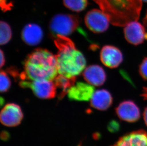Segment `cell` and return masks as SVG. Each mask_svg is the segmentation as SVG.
Returning <instances> with one entry per match:
<instances>
[{
    "instance_id": "9c48e42d",
    "label": "cell",
    "mask_w": 147,
    "mask_h": 146,
    "mask_svg": "<svg viewBox=\"0 0 147 146\" xmlns=\"http://www.w3.org/2000/svg\"><path fill=\"white\" fill-rule=\"evenodd\" d=\"M124 34L127 41L134 45L142 44L146 39L144 26L137 21H132L127 24L124 29Z\"/></svg>"
},
{
    "instance_id": "7402d4cb",
    "label": "cell",
    "mask_w": 147,
    "mask_h": 146,
    "mask_svg": "<svg viewBox=\"0 0 147 146\" xmlns=\"http://www.w3.org/2000/svg\"><path fill=\"white\" fill-rule=\"evenodd\" d=\"M118 126H119V125L116 122L114 121L113 123H110V125H109V127H110L109 130H110L111 131H115V130L118 129Z\"/></svg>"
},
{
    "instance_id": "9a60e30c",
    "label": "cell",
    "mask_w": 147,
    "mask_h": 146,
    "mask_svg": "<svg viewBox=\"0 0 147 146\" xmlns=\"http://www.w3.org/2000/svg\"><path fill=\"white\" fill-rule=\"evenodd\" d=\"M113 102L112 95L108 90H98L90 99V105L98 110L105 111L111 107Z\"/></svg>"
},
{
    "instance_id": "5b68a950",
    "label": "cell",
    "mask_w": 147,
    "mask_h": 146,
    "mask_svg": "<svg viewBox=\"0 0 147 146\" xmlns=\"http://www.w3.org/2000/svg\"><path fill=\"white\" fill-rule=\"evenodd\" d=\"M19 85L22 88L31 89L35 95L40 99H52L56 94L57 87L53 80H21Z\"/></svg>"
},
{
    "instance_id": "cb8c5ba5",
    "label": "cell",
    "mask_w": 147,
    "mask_h": 146,
    "mask_svg": "<svg viewBox=\"0 0 147 146\" xmlns=\"http://www.w3.org/2000/svg\"><path fill=\"white\" fill-rule=\"evenodd\" d=\"M143 25L144 26L145 29H146V36L145 39L147 40V11L146 15L143 19Z\"/></svg>"
},
{
    "instance_id": "6da1fadb",
    "label": "cell",
    "mask_w": 147,
    "mask_h": 146,
    "mask_svg": "<svg viewBox=\"0 0 147 146\" xmlns=\"http://www.w3.org/2000/svg\"><path fill=\"white\" fill-rule=\"evenodd\" d=\"M24 67L21 80H53L58 74L56 55L43 48H37L28 55Z\"/></svg>"
},
{
    "instance_id": "277c9868",
    "label": "cell",
    "mask_w": 147,
    "mask_h": 146,
    "mask_svg": "<svg viewBox=\"0 0 147 146\" xmlns=\"http://www.w3.org/2000/svg\"><path fill=\"white\" fill-rule=\"evenodd\" d=\"M80 23V19L76 15L58 14L50 21V29L51 35L68 36L75 31Z\"/></svg>"
},
{
    "instance_id": "5bb4252c",
    "label": "cell",
    "mask_w": 147,
    "mask_h": 146,
    "mask_svg": "<svg viewBox=\"0 0 147 146\" xmlns=\"http://www.w3.org/2000/svg\"><path fill=\"white\" fill-rule=\"evenodd\" d=\"M111 146H147V133L139 130L121 137Z\"/></svg>"
},
{
    "instance_id": "e0dca14e",
    "label": "cell",
    "mask_w": 147,
    "mask_h": 146,
    "mask_svg": "<svg viewBox=\"0 0 147 146\" xmlns=\"http://www.w3.org/2000/svg\"><path fill=\"white\" fill-rule=\"evenodd\" d=\"M66 8L75 12H81L85 10L88 4V0H63Z\"/></svg>"
},
{
    "instance_id": "30bf717a",
    "label": "cell",
    "mask_w": 147,
    "mask_h": 146,
    "mask_svg": "<svg viewBox=\"0 0 147 146\" xmlns=\"http://www.w3.org/2000/svg\"><path fill=\"white\" fill-rule=\"evenodd\" d=\"M117 115L119 119L129 123L137 121L140 118V110L133 101L122 102L116 109Z\"/></svg>"
},
{
    "instance_id": "52a82bcc",
    "label": "cell",
    "mask_w": 147,
    "mask_h": 146,
    "mask_svg": "<svg viewBox=\"0 0 147 146\" xmlns=\"http://www.w3.org/2000/svg\"><path fill=\"white\" fill-rule=\"evenodd\" d=\"M24 115L19 105L14 103H8L2 109L0 119L3 125L16 127L21 123Z\"/></svg>"
},
{
    "instance_id": "ba28073f",
    "label": "cell",
    "mask_w": 147,
    "mask_h": 146,
    "mask_svg": "<svg viewBox=\"0 0 147 146\" xmlns=\"http://www.w3.org/2000/svg\"><path fill=\"white\" fill-rule=\"evenodd\" d=\"M100 59L104 66L111 68H115L121 64L123 56L121 51L117 47L106 45L101 48Z\"/></svg>"
},
{
    "instance_id": "4fadbf2b",
    "label": "cell",
    "mask_w": 147,
    "mask_h": 146,
    "mask_svg": "<svg viewBox=\"0 0 147 146\" xmlns=\"http://www.w3.org/2000/svg\"><path fill=\"white\" fill-rule=\"evenodd\" d=\"M43 31L39 25L29 23L22 29L21 37L24 42L28 45L34 46L40 43L43 38Z\"/></svg>"
},
{
    "instance_id": "ac0fdd59",
    "label": "cell",
    "mask_w": 147,
    "mask_h": 146,
    "mask_svg": "<svg viewBox=\"0 0 147 146\" xmlns=\"http://www.w3.org/2000/svg\"><path fill=\"white\" fill-rule=\"evenodd\" d=\"M12 31L10 25L4 21L0 23V43L1 45H5L11 40Z\"/></svg>"
},
{
    "instance_id": "2e32d148",
    "label": "cell",
    "mask_w": 147,
    "mask_h": 146,
    "mask_svg": "<svg viewBox=\"0 0 147 146\" xmlns=\"http://www.w3.org/2000/svg\"><path fill=\"white\" fill-rule=\"evenodd\" d=\"M76 77H69L59 74L54 78L56 86L61 90L59 94V99H61L67 94L69 89L74 85Z\"/></svg>"
},
{
    "instance_id": "ffe728a7",
    "label": "cell",
    "mask_w": 147,
    "mask_h": 146,
    "mask_svg": "<svg viewBox=\"0 0 147 146\" xmlns=\"http://www.w3.org/2000/svg\"><path fill=\"white\" fill-rule=\"evenodd\" d=\"M139 73L143 79L147 80V57L143 59L140 65Z\"/></svg>"
},
{
    "instance_id": "d4e9b609",
    "label": "cell",
    "mask_w": 147,
    "mask_h": 146,
    "mask_svg": "<svg viewBox=\"0 0 147 146\" xmlns=\"http://www.w3.org/2000/svg\"><path fill=\"white\" fill-rule=\"evenodd\" d=\"M142 96L143 97L144 99L147 100V87L143 88V91L142 92Z\"/></svg>"
},
{
    "instance_id": "484cf974",
    "label": "cell",
    "mask_w": 147,
    "mask_h": 146,
    "mask_svg": "<svg viewBox=\"0 0 147 146\" xmlns=\"http://www.w3.org/2000/svg\"><path fill=\"white\" fill-rule=\"evenodd\" d=\"M143 118H144V120L145 123L146 125L147 126V107H146L144 111V113H143Z\"/></svg>"
},
{
    "instance_id": "603a6c76",
    "label": "cell",
    "mask_w": 147,
    "mask_h": 146,
    "mask_svg": "<svg viewBox=\"0 0 147 146\" xmlns=\"http://www.w3.org/2000/svg\"><path fill=\"white\" fill-rule=\"evenodd\" d=\"M5 62V57H4V55L3 54V51L2 50H1V67L3 66Z\"/></svg>"
},
{
    "instance_id": "44dd1931",
    "label": "cell",
    "mask_w": 147,
    "mask_h": 146,
    "mask_svg": "<svg viewBox=\"0 0 147 146\" xmlns=\"http://www.w3.org/2000/svg\"><path fill=\"white\" fill-rule=\"evenodd\" d=\"M0 6L3 11H6L11 10L13 4L11 3H8V0H0Z\"/></svg>"
},
{
    "instance_id": "8992f818",
    "label": "cell",
    "mask_w": 147,
    "mask_h": 146,
    "mask_svg": "<svg viewBox=\"0 0 147 146\" xmlns=\"http://www.w3.org/2000/svg\"><path fill=\"white\" fill-rule=\"evenodd\" d=\"M84 21L86 26L94 33H102L108 29L110 21L101 10L92 9L85 15Z\"/></svg>"
},
{
    "instance_id": "4316f807",
    "label": "cell",
    "mask_w": 147,
    "mask_h": 146,
    "mask_svg": "<svg viewBox=\"0 0 147 146\" xmlns=\"http://www.w3.org/2000/svg\"><path fill=\"white\" fill-rule=\"evenodd\" d=\"M142 1H145V2H146V3H147V0H142Z\"/></svg>"
},
{
    "instance_id": "d6986e66",
    "label": "cell",
    "mask_w": 147,
    "mask_h": 146,
    "mask_svg": "<svg viewBox=\"0 0 147 146\" xmlns=\"http://www.w3.org/2000/svg\"><path fill=\"white\" fill-rule=\"evenodd\" d=\"M0 90L1 92H7L11 86V81L7 73L1 70L0 73Z\"/></svg>"
},
{
    "instance_id": "7c38bea8",
    "label": "cell",
    "mask_w": 147,
    "mask_h": 146,
    "mask_svg": "<svg viewBox=\"0 0 147 146\" xmlns=\"http://www.w3.org/2000/svg\"><path fill=\"white\" fill-rule=\"evenodd\" d=\"M83 78L89 84L100 86L105 82L107 76L104 69L97 65H90L83 71Z\"/></svg>"
},
{
    "instance_id": "3957f363",
    "label": "cell",
    "mask_w": 147,
    "mask_h": 146,
    "mask_svg": "<svg viewBox=\"0 0 147 146\" xmlns=\"http://www.w3.org/2000/svg\"><path fill=\"white\" fill-rule=\"evenodd\" d=\"M116 26L125 27L138 21L142 6V0H93Z\"/></svg>"
},
{
    "instance_id": "83f0119b",
    "label": "cell",
    "mask_w": 147,
    "mask_h": 146,
    "mask_svg": "<svg viewBox=\"0 0 147 146\" xmlns=\"http://www.w3.org/2000/svg\"><path fill=\"white\" fill-rule=\"evenodd\" d=\"M78 146H81V145H78Z\"/></svg>"
},
{
    "instance_id": "8fae6325",
    "label": "cell",
    "mask_w": 147,
    "mask_h": 146,
    "mask_svg": "<svg viewBox=\"0 0 147 146\" xmlns=\"http://www.w3.org/2000/svg\"><path fill=\"white\" fill-rule=\"evenodd\" d=\"M94 92V88L89 84L77 82L68 91V96L69 99L78 101L90 100Z\"/></svg>"
},
{
    "instance_id": "7a4b0ae2",
    "label": "cell",
    "mask_w": 147,
    "mask_h": 146,
    "mask_svg": "<svg viewBox=\"0 0 147 146\" xmlns=\"http://www.w3.org/2000/svg\"><path fill=\"white\" fill-rule=\"evenodd\" d=\"M54 43L58 50L56 55L59 74L76 77L85 69L86 59L75 44L66 36L57 35Z\"/></svg>"
}]
</instances>
